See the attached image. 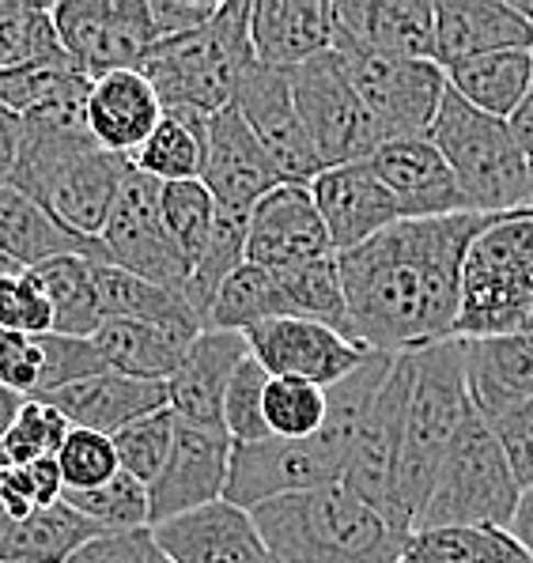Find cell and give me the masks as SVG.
Segmentation results:
<instances>
[{
    "mask_svg": "<svg viewBox=\"0 0 533 563\" xmlns=\"http://www.w3.org/2000/svg\"><path fill=\"white\" fill-rule=\"evenodd\" d=\"M496 216L458 212L398 220L364 246L337 254L352 341L382 356H406L451 341L458 325L462 265L473 239Z\"/></svg>",
    "mask_w": 533,
    "mask_h": 563,
    "instance_id": "1",
    "label": "cell"
},
{
    "mask_svg": "<svg viewBox=\"0 0 533 563\" xmlns=\"http://www.w3.org/2000/svg\"><path fill=\"white\" fill-rule=\"evenodd\" d=\"M133 163L95 144L84 121L23 118V144L8 186L46 208L62 228L99 239Z\"/></svg>",
    "mask_w": 533,
    "mask_h": 563,
    "instance_id": "2",
    "label": "cell"
},
{
    "mask_svg": "<svg viewBox=\"0 0 533 563\" xmlns=\"http://www.w3.org/2000/svg\"><path fill=\"white\" fill-rule=\"evenodd\" d=\"M273 563H398V533L345 484L284 496L251 510Z\"/></svg>",
    "mask_w": 533,
    "mask_h": 563,
    "instance_id": "3",
    "label": "cell"
},
{
    "mask_svg": "<svg viewBox=\"0 0 533 563\" xmlns=\"http://www.w3.org/2000/svg\"><path fill=\"white\" fill-rule=\"evenodd\" d=\"M257 65L251 46V0H223L204 27L159 42L141 73L156 88L163 110L220 114L235 102L238 84Z\"/></svg>",
    "mask_w": 533,
    "mask_h": 563,
    "instance_id": "4",
    "label": "cell"
},
{
    "mask_svg": "<svg viewBox=\"0 0 533 563\" xmlns=\"http://www.w3.org/2000/svg\"><path fill=\"white\" fill-rule=\"evenodd\" d=\"M533 333V208L496 216L462 265L458 341Z\"/></svg>",
    "mask_w": 533,
    "mask_h": 563,
    "instance_id": "5",
    "label": "cell"
},
{
    "mask_svg": "<svg viewBox=\"0 0 533 563\" xmlns=\"http://www.w3.org/2000/svg\"><path fill=\"white\" fill-rule=\"evenodd\" d=\"M427 141L446 159L469 212L507 216L530 208L533 170L522 159L519 144L511 141L507 121L480 114L446 88L440 114L427 129Z\"/></svg>",
    "mask_w": 533,
    "mask_h": 563,
    "instance_id": "6",
    "label": "cell"
},
{
    "mask_svg": "<svg viewBox=\"0 0 533 563\" xmlns=\"http://www.w3.org/2000/svg\"><path fill=\"white\" fill-rule=\"evenodd\" d=\"M409 356V397H406V446H401V504L409 522L424 504L432 476L440 470L446 446L458 431L462 416L469 412L466 394V363L462 341L427 344L406 352Z\"/></svg>",
    "mask_w": 533,
    "mask_h": 563,
    "instance_id": "7",
    "label": "cell"
},
{
    "mask_svg": "<svg viewBox=\"0 0 533 563\" xmlns=\"http://www.w3.org/2000/svg\"><path fill=\"white\" fill-rule=\"evenodd\" d=\"M519 481L507 465L500 443L477 412L462 416L440 470L432 476L424 504L417 510V530H451V526H503L519 504Z\"/></svg>",
    "mask_w": 533,
    "mask_h": 563,
    "instance_id": "8",
    "label": "cell"
},
{
    "mask_svg": "<svg viewBox=\"0 0 533 563\" xmlns=\"http://www.w3.org/2000/svg\"><path fill=\"white\" fill-rule=\"evenodd\" d=\"M406 397H409V356H393L382 386L375 389L364 420L352 439L345 488L378 510L398 533H412L401 504V446H406Z\"/></svg>",
    "mask_w": 533,
    "mask_h": 563,
    "instance_id": "9",
    "label": "cell"
},
{
    "mask_svg": "<svg viewBox=\"0 0 533 563\" xmlns=\"http://www.w3.org/2000/svg\"><path fill=\"white\" fill-rule=\"evenodd\" d=\"M352 88L375 133V148L390 141H424L446 95V73L435 60L378 57L364 49H337Z\"/></svg>",
    "mask_w": 533,
    "mask_h": 563,
    "instance_id": "10",
    "label": "cell"
},
{
    "mask_svg": "<svg viewBox=\"0 0 533 563\" xmlns=\"http://www.w3.org/2000/svg\"><path fill=\"white\" fill-rule=\"evenodd\" d=\"M288 88L322 170L367 159L375 152V133L367 125V114L359 107L356 88H352L345 57L337 49L318 54L307 65L291 68Z\"/></svg>",
    "mask_w": 533,
    "mask_h": 563,
    "instance_id": "11",
    "label": "cell"
},
{
    "mask_svg": "<svg viewBox=\"0 0 533 563\" xmlns=\"http://www.w3.org/2000/svg\"><path fill=\"white\" fill-rule=\"evenodd\" d=\"M54 12L57 42L91 80L107 73H141L159 46L148 20V0H62Z\"/></svg>",
    "mask_w": 533,
    "mask_h": 563,
    "instance_id": "12",
    "label": "cell"
},
{
    "mask_svg": "<svg viewBox=\"0 0 533 563\" xmlns=\"http://www.w3.org/2000/svg\"><path fill=\"white\" fill-rule=\"evenodd\" d=\"M99 242L107 250V262L122 268V273L156 284V288L178 291V296L189 291V273L193 268L178 254V246L170 242L167 228H163L156 178L141 175V170H129Z\"/></svg>",
    "mask_w": 533,
    "mask_h": 563,
    "instance_id": "13",
    "label": "cell"
},
{
    "mask_svg": "<svg viewBox=\"0 0 533 563\" xmlns=\"http://www.w3.org/2000/svg\"><path fill=\"white\" fill-rule=\"evenodd\" d=\"M243 336L251 356L273 378H296V383H311L318 389L345 383L352 371H359L375 356L367 344L322 322H307V318H273Z\"/></svg>",
    "mask_w": 533,
    "mask_h": 563,
    "instance_id": "14",
    "label": "cell"
},
{
    "mask_svg": "<svg viewBox=\"0 0 533 563\" xmlns=\"http://www.w3.org/2000/svg\"><path fill=\"white\" fill-rule=\"evenodd\" d=\"M231 435L204 423H175V446L163 473L148 484L152 526L178 518L186 510L220 504L231 473ZM148 526V530H152Z\"/></svg>",
    "mask_w": 533,
    "mask_h": 563,
    "instance_id": "15",
    "label": "cell"
},
{
    "mask_svg": "<svg viewBox=\"0 0 533 563\" xmlns=\"http://www.w3.org/2000/svg\"><path fill=\"white\" fill-rule=\"evenodd\" d=\"M238 118L246 121V129L257 136V144L269 155V163L277 167L280 181H296V186H311L318 175V155L307 141V129L299 121V110L291 102L288 73H273V68L254 65L246 73V80L238 84L235 102Z\"/></svg>",
    "mask_w": 533,
    "mask_h": 563,
    "instance_id": "16",
    "label": "cell"
},
{
    "mask_svg": "<svg viewBox=\"0 0 533 563\" xmlns=\"http://www.w3.org/2000/svg\"><path fill=\"white\" fill-rule=\"evenodd\" d=\"M330 235L322 228V216L307 186L280 181L273 194L251 208V228H246V262L257 268H296L318 257H330Z\"/></svg>",
    "mask_w": 533,
    "mask_h": 563,
    "instance_id": "17",
    "label": "cell"
},
{
    "mask_svg": "<svg viewBox=\"0 0 533 563\" xmlns=\"http://www.w3.org/2000/svg\"><path fill=\"white\" fill-rule=\"evenodd\" d=\"M311 197L322 216V228L330 235L333 254L364 246L378 231L401 220L398 201L390 189L378 181V175L367 167V159L345 163V167H325L311 178Z\"/></svg>",
    "mask_w": 533,
    "mask_h": 563,
    "instance_id": "18",
    "label": "cell"
},
{
    "mask_svg": "<svg viewBox=\"0 0 533 563\" xmlns=\"http://www.w3.org/2000/svg\"><path fill=\"white\" fill-rule=\"evenodd\" d=\"M148 533L167 563H273L254 515L227 499L167 518Z\"/></svg>",
    "mask_w": 533,
    "mask_h": 563,
    "instance_id": "19",
    "label": "cell"
},
{
    "mask_svg": "<svg viewBox=\"0 0 533 563\" xmlns=\"http://www.w3.org/2000/svg\"><path fill=\"white\" fill-rule=\"evenodd\" d=\"M333 49H364L378 57L432 60L435 4L432 0H337Z\"/></svg>",
    "mask_w": 533,
    "mask_h": 563,
    "instance_id": "20",
    "label": "cell"
},
{
    "mask_svg": "<svg viewBox=\"0 0 533 563\" xmlns=\"http://www.w3.org/2000/svg\"><path fill=\"white\" fill-rule=\"evenodd\" d=\"M367 167L398 201L401 220H440L469 212L458 181L432 141H390L367 155Z\"/></svg>",
    "mask_w": 533,
    "mask_h": 563,
    "instance_id": "21",
    "label": "cell"
},
{
    "mask_svg": "<svg viewBox=\"0 0 533 563\" xmlns=\"http://www.w3.org/2000/svg\"><path fill=\"white\" fill-rule=\"evenodd\" d=\"M201 186L212 194L216 208H238L251 212L265 194L280 186L277 167L257 144V136L246 129L235 107L209 118V148H204Z\"/></svg>",
    "mask_w": 533,
    "mask_h": 563,
    "instance_id": "22",
    "label": "cell"
},
{
    "mask_svg": "<svg viewBox=\"0 0 533 563\" xmlns=\"http://www.w3.org/2000/svg\"><path fill=\"white\" fill-rule=\"evenodd\" d=\"M251 356L243 333H220L201 329L189 341L182 363L167 378V409L182 423H204L223 428V394L235 375V367Z\"/></svg>",
    "mask_w": 533,
    "mask_h": 563,
    "instance_id": "23",
    "label": "cell"
},
{
    "mask_svg": "<svg viewBox=\"0 0 533 563\" xmlns=\"http://www.w3.org/2000/svg\"><path fill=\"white\" fill-rule=\"evenodd\" d=\"M337 38L333 0H251L254 60L273 73H291Z\"/></svg>",
    "mask_w": 533,
    "mask_h": 563,
    "instance_id": "24",
    "label": "cell"
},
{
    "mask_svg": "<svg viewBox=\"0 0 533 563\" xmlns=\"http://www.w3.org/2000/svg\"><path fill=\"white\" fill-rule=\"evenodd\" d=\"M500 49H533V27L507 0H435V65L451 68Z\"/></svg>",
    "mask_w": 533,
    "mask_h": 563,
    "instance_id": "25",
    "label": "cell"
},
{
    "mask_svg": "<svg viewBox=\"0 0 533 563\" xmlns=\"http://www.w3.org/2000/svg\"><path fill=\"white\" fill-rule=\"evenodd\" d=\"M34 401L54 405L68 420V428L114 439L125 423L167 409V383H141V378H125L114 371H99V375H88L73 386L54 389L49 397H34Z\"/></svg>",
    "mask_w": 533,
    "mask_h": 563,
    "instance_id": "26",
    "label": "cell"
},
{
    "mask_svg": "<svg viewBox=\"0 0 533 563\" xmlns=\"http://www.w3.org/2000/svg\"><path fill=\"white\" fill-rule=\"evenodd\" d=\"M163 118V102L148 76L125 68V73H107L91 80L88 91V133L95 144L114 155L133 159L136 148L152 136V129Z\"/></svg>",
    "mask_w": 533,
    "mask_h": 563,
    "instance_id": "27",
    "label": "cell"
},
{
    "mask_svg": "<svg viewBox=\"0 0 533 563\" xmlns=\"http://www.w3.org/2000/svg\"><path fill=\"white\" fill-rule=\"evenodd\" d=\"M0 254L20 268H38L54 257H88V262L110 265L99 239H84L62 228L46 208H38L12 186H0Z\"/></svg>",
    "mask_w": 533,
    "mask_h": 563,
    "instance_id": "28",
    "label": "cell"
},
{
    "mask_svg": "<svg viewBox=\"0 0 533 563\" xmlns=\"http://www.w3.org/2000/svg\"><path fill=\"white\" fill-rule=\"evenodd\" d=\"M102 530L76 515L65 499L31 510L27 518H12L0 504V563H65Z\"/></svg>",
    "mask_w": 533,
    "mask_h": 563,
    "instance_id": "29",
    "label": "cell"
},
{
    "mask_svg": "<svg viewBox=\"0 0 533 563\" xmlns=\"http://www.w3.org/2000/svg\"><path fill=\"white\" fill-rule=\"evenodd\" d=\"M91 344L102 356V367L141 383H167L189 349L186 336L170 329L125 322V318H107L91 333Z\"/></svg>",
    "mask_w": 533,
    "mask_h": 563,
    "instance_id": "30",
    "label": "cell"
},
{
    "mask_svg": "<svg viewBox=\"0 0 533 563\" xmlns=\"http://www.w3.org/2000/svg\"><path fill=\"white\" fill-rule=\"evenodd\" d=\"M95 291L102 302V322L107 318H125V322H144L159 325L170 333L193 341L201 333V318L189 307L186 296L167 288H156L148 280H136V276L122 273L114 265H95Z\"/></svg>",
    "mask_w": 533,
    "mask_h": 563,
    "instance_id": "31",
    "label": "cell"
},
{
    "mask_svg": "<svg viewBox=\"0 0 533 563\" xmlns=\"http://www.w3.org/2000/svg\"><path fill=\"white\" fill-rule=\"evenodd\" d=\"M446 88L488 118L507 121L533 84V49H500L443 68Z\"/></svg>",
    "mask_w": 533,
    "mask_h": 563,
    "instance_id": "32",
    "label": "cell"
},
{
    "mask_svg": "<svg viewBox=\"0 0 533 563\" xmlns=\"http://www.w3.org/2000/svg\"><path fill=\"white\" fill-rule=\"evenodd\" d=\"M204 148H209V118L193 110H163L159 125L152 129L148 141L136 148L133 170L167 181H201Z\"/></svg>",
    "mask_w": 533,
    "mask_h": 563,
    "instance_id": "33",
    "label": "cell"
},
{
    "mask_svg": "<svg viewBox=\"0 0 533 563\" xmlns=\"http://www.w3.org/2000/svg\"><path fill=\"white\" fill-rule=\"evenodd\" d=\"M95 265L88 257H54V262L27 268L38 291L49 302L54 333L91 336L102 325V302L95 291Z\"/></svg>",
    "mask_w": 533,
    "mask_h": 563,
    "instance_id": "34",
    "label": "cell"
},
{
    "mask_svg": "<svg viewBox=\"0 0 533 563\" xmlns=\"http://www.w3.org/2000/svg\"><path fill=\"white\" fill-rule=\"evenodd\" d=\"M273 318H291L277 273L243 262L220 284L216 296H212V307H209V314H204V329L251 333L254 325L273 322Z\"/></svg>",
    "mask_w": 533,
    "mask_h": 563,
    "instance_id": "35",
    "label": "cell"
},
{
    "mask_svg": "<svg viewBox=\"0 0 533 563\" xmlns=\"http://www.w3.org/2000/svg\"><path fill=\"white\" fill-rule=\"evenodd\" d=\"M406 563H533L503 526H451L406 537Z\"/></svg>",
    "mask_w": 533,
    "mask_h": 563,
    "instance_id": "36",
    "label": "cell"
},
{
    "mask_svg": "<svg viewBox=\"0 0 533 563\" xmlns=\"http://www.w3.org/2000/svg\"><path fill=\"white\" fill-rule=\"evenodd\" d=\"M91 91V76L84 73L68 54H54L31 60V65L0 73V107L20 118H31L38 110H49L65 99Z\"/></svg>",
    "mask_w": 533,
    "mask_h": 563,
    "instance_id": "37",
    "label": "cell"
},
{
    "mask_svg": "<svg viewBox=\"0 0 533 563\" xmlns=\"http://www.w3.org/2000/svg\"><path fill=\"white\" fill-rule=\"evenodd\" d=\"M466 394H533V333L462 341Z\"/></svg>",
    "mask_w": 533,
    "mask_h": 563,
    "instance_id": "38",
    "label": "cell"
},
{
    "mask_svg": "<svg viewBox=\"0 0 533 563\" xmlns=\"http://www.w3.org/2000/svg\"><path fill=\"white\" fill-rule=\"evenodd\" d=\"M246 228H251V212H238V208H216V223H212V235L204 242L201 257L193 262L189 273V307L197 310L204 329V314L212 307V296L220 291V284L246 262Z\"/></svg>",
    "mask_w": 533,
    "mask_h": 563,
    "instance_id": "39",
    "label": "cell"
},
{
    "mask_svg": "<svg viewBox=\"0 0 533 563\" xmlns=\"http://www.w3.org/2000/svg\"><path fill=\"white\" fill-rule=\"evenodd\" d=\"M280 291L288 299L291 318H307V322H322L337 333L352 336L348 310H345V288H341V268L337 254L318 257V262L280 268L277 273Z\"/></svg>",
    "mask_w": 533,
    "mask_h": 563,
    "instance_id": "40",
    "label": "cell"
},
{
    "mask_svg": "<svg viewBox=\"0 0 533 563\" xmlns=\"http://www.w3.org/2000/svg\"><path fill=\"white\" fill-rule=\"evenodd\" d=\"M473 412L500 443L519 488L533 484V394H469Z\"/></svg>",
    "mask_w": 533,
    "mask_h": 563,
    "instance_id": "41",
    "label": "cell"
},
{
    "mask_svg": "<svg viewBox=\"0 0 533 563\" xmlns=\"http://www.w3.org/2000/svg\"><path fill=\"white\" fill-rule=\"evenodd\" d=\"M49 8L42 0H0V73L65 54Z\"/></svg>",
    "mask_w": 533,
    "mask_h": 563,
    "instance_id": "42",
    "label": "cell"
},
{
    "mask_svg": "<svg viewBox=\"0 0 533 563\" xmlns=\"http://www.w3.org/2000/svg\"><path fill=\"white\" fill-rule=\"evenodd\" d=\"M65 504L84 515L88 522L99 526L102 533H136L152 526L148 510V488L133 476L118 473L114 481H107L102 488L91 492H65Z\"/></svg>",
    "mask_w": 533,
    "mask_h": 563,
    "instance_id": "43",
    "label": "cell"
},
{
    "mask_svg": "<svg viewBox=\"0 0 533 563\" xmlns=\"http://www.w3.org/2000/svg\"><path fill=\"white\" fill-rule=\"evenodd\" d=\"M159 216L170 242L178 246V254L193 268L204 242L212 235V223H216L212 194L201 181H167V186H159Z\"/></svg>",
    "mask_w": 533,
    "mask_h": 563,
    "instance_id": "44",
    "label": "cell"
},
{
    "mask_svg": "<svg viewBox=\"0 0 533 563\" xmlns=\"http://www.w3.org/2000/svg\"><path fill=\"white\" fill-rule=\"evenodd\" d=\"M262 412L273 439H311L322 431L325 416H330V397H325V389L311 383L269 378Z\"/></svg>",
    "mask_w": 533,
    "mask_h": 563,
    "instance_id": "45",
    "label": "cell"
},
{
    "mask_svg": "<svg viewBox=\"0 0 533 563\" xmlns=\"http://www.w3.org/2000/svg\"><path fill=\"white\" fill-rule=\"evenodd\" d=\"M175 423L178 420L170 409L148 412V416H141V420L125 423V428L110 439V443H114V454H118V470L148 488L170 457V446H175Z\"/></svg>",
    "mask_w": 533,
    "mask_h": 563,
    "instance_id": "46",
    "label": "cell"
},
{
    "mask_svg": "<svg viewBox=\"0 0 533 563\" xmlns=\"http://www.w3.org/2000/svg\"><path fill=\"white\" fill-rule=\"evenodd\" d=\"M269 378L273 375L254 356H246L235 367L227 394H223V431L231 435V443H262V439H273L262 412Z\"/></svg>",
    "mask_w": 533,
    "mask_h": 563,
    "instance_id": "47",
    "label": "cell"
},
{
    "mask_svg": "<svg viewBox=\"0 0 533 563\" xmlns=\"http://www.w3.org/2000/svg\"><path fill=\"white\" fill-rule=\"evenodd\" d=\"M68 431L73 428H68V420L54 405L27 397L20 416H15L12 431L4 435L8 470H12V465H31V462H38V457H57Z\"/></svg>",
    "mask_w": 533,
    "mask_h": 563,
    "instance_id": "48",
    "label": "cell"
},
{
    "mask_svg": "<svg viewBox=\"0 0 533 563\" xmlns=\"http://www.w3.org/2000/svg\"><path fill=\"white\" fill-rule=\"evenodd\" d=\"M57 470H62L65 492H91L102 488L107 481H114L118 473V454L114 443L107 435H95V431L73 428L65 435L62 450H57Z\"/></svg>",
    "mask_w": 533,
    "mask_h": 563,
    "instance_id": "49",
    "label": "cell"
},
{
    "mask_svg": "<svg viewBox=\"0 0 533 563\" xmlns=\"http://www.w3.org/2000/svg\"><path fill=\"white\" fill-rule=\"evenodd\" d=\"M42 344V378H38V394L34 397H49L54 389L73 386L88 375H99L102 356L95 352L91 336H62V333H46L38 336Z\"/></svg>",
    "mask_w": 533,
    "mask_h": 563,
    "instance_id": "50",
    "label": "cell"
},
{
    "mask_svg": "<svg viewBox=\"0 0 533 563\" xmlns=\"http://www.w3.org/2000/svg\"><path fill=\"white\" fill-rule=\"evenodd\" d=\"M0 329H8V333H23V336L54 333L49 302L38 291V284H34V276L27 273V268L0 276Z\"/></svg>",
    "mask_w": 533,
    "mask_h": 563,
    "instance_id": "51",
    "label": "cell"
},
{
    "mask_svg": "<svg viewBox=\"0 0 533 563\" xmlns=\"http://www.w3.org/2000/svg\"><path fill=\"white\" fill-rule=\"evenodd\" d=\"M65 563H163L156 541L148 530L136 533H102L95 541L84 544L76 556H68Z\"/></svg>",
    "mask_w": 533,
    "mask_h": 563,
    "instance_id": "52",
    "label": "cell"
},
{
    "mask_svg": "<svg viewBox=\"0 0 533 563\" xmlns=\"http://www.w3.org/2000/svg\"><path fill=\"white\" fill-rule=\"evenodd\" d=\"M216 0H148V20L156 42L182 38V34L204 27L216 15Z\"/></svg>",
    "mask_w": 533,
    "mask_h": 563,
    "instance_id": "53",
    "label": "cell"
},
{
    "mask_svg": "<svg viewBox=\"0 0 533 563\" xmlns=\"http://www.w3.org/2000/svg\"><path fill=\"white\" fill-rule=\"evenodd\" d=\"M20 144H23V118L0 107V186H8V178H12L15 159H20Z\"/></svg>",
    "mask_w": 533,
    "mask_h": 563,
    "instance_id": "54",
    "label": "cell"
},
{
    "mask_svg": "<svg viewBox=\"0 0 533 563\" xmlns=\"http://www.w3.org/2000/svg\"><path fill=\"white\" fill-rule=\"evenodd\" d=\"M507 129H511V141L519 144L522 159H526L533 170V84H530L526 99H522L519 107H514V114L507 118Z\"/></svg>",
    "mask_w": 533,
    "mask_h": 563,
    "instance_id": "55",
    "label": "cell"
},
{
    "mask_svg": "<svg viewBox=\"0 0 533 563\" xmlns=\"http://www.w3.org/2000/svg\"><path fill=\"white\" fill-rule=\"evenodd\" d=\"M507 530H511V537L533 560V484L519 492V504H514V515H511V522H507Z\"/></svg>",
    "mask_w": 533,
    "mask_h": 563,
    "instance_id": "56",
    "label": "cell"
},
{
    "mask_svg": "<svg viewBox=\"0 0 533 563\" xmlns=\"http://www.w3.org/2000/svg\"><path fill=\"white\" fill-rule=\"evenodd\" d=\"M23 401H27L23 394H15V389L0 386V439H4L8 431H12V423H15V416H20Z\"/></svg>",
    "mask_w": 533,
    "mask_h": 563,
    "instance_id": "57",
    "label": "cell"
},
{
    "mask_svg": "<svg viewBox=\"0 0 533 563\" xmlns=\"http://www.w3.org/2000/svg\"><path fill=\"white\" fill-rule=\"evenodd\" d=\"M507 4H511V8H514V12H519V15H522V20H526V23H530V27H533V0H507Z\"/></svg>",
    "mask_w": 533,
    "mask_h": 563,
    "instance_id": "58",
    "label": "cell"
},
{
    "mask_svg": "<svg viewBox=\"0 0 533 563\" xmlns=\"http://www.w3.org/2000/svg\"><path fill=\"white\" fill-rule=\"evenodd\" d=\"M4 273H20V265H15V262H8V257L0 254V276H4Z\"/></svg>",
    "mask_w": 533,
    "mask_h": 563,
    "instance_id": "59",
    "label": "cell"
},
{
    "mask_svg": "<svg viewBox=\"0 0 533 563\" xmlns=\"http://www.w3.org/2000/svg\"><path fill=\"white\" fill-rule=\"evenodd\" d=\"M398 563H406V560H398Z\"/></svg>",
    "mask_w": 533,
    "mask_h": 563,
    "instance_id": "60",
    "label": "cell"
},
{
    "mask_svg": "<svg viewBox=\"0 0 533 563\" xmlns=\"http://www.w3.org/2000/svg\"><path fill=\"white\" fill-rule=\"evenodd\" d=\"M530 208H533V201H530Z\"/></svg>",
    "mask_w": 533,
    "mask_h": 563,
    "instance_id": "61",
    "label": "cell"
},
{
    "mask_svg": "<svg viewBox=\"0 0 533 563\" xmlns=\"http://www.w3.org/2000/svg\"><path fill=\"white\" fill-rule=\"evenodd\" d=\"M163 563H167V560H163Z\"/></svg>",
    "mask_w": 533,
    "mask_h": 563,
    "instance_id": "62",
    "label": "cell"
}]
</instances>
